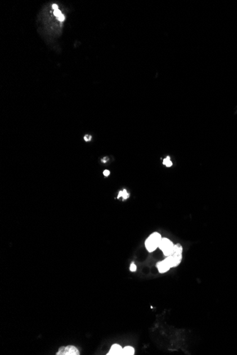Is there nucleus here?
Segmentation results:
<instances>
[{"instance_id": "nucleus-1", "label": "nucleus", "mask_w": 237, "mask_h": 355, "mask_svg": "<svg viewBox=\"0 0 237 355\" xmlns=\"http://www.w3.org/2000/svg\"><path fill=\"white\" fill-rule=\"evenodd\" d=\"M161 240V235L159 233H158V232H155V233L151 234L148 238L146 240L145 242V246L146 250L149 252H154V251L156 250L159 247Z\"/></svg>"}, {"instance_id": "nucleus-2", "label": "nucleus", "mask_w": 237, "mask_h": 355, "mask_svg": "<svg viewBox=\"0 0 237 355\" xmlns=\"http://www.w3.org/2000/svg\"><path fill=\"white\" fill-rule=\"evenodd\" d=\"M160 250L162 251L163 255L166 257H168L170 255H172L174 252V247H175V245L171 240H169L166 237H163L162 238L160 243L159 245Z\"/></svg>"}, {"instance_id": "nucleus-3", "label": "nucleus", "mask_w": 237, "mask_h": 355, "mask_svg": "<svg viewBox=\"0 0 237 355\" xmlns=\"http://www.w3.org/2000/svg\"><path fill=\"white\" fill-rule=\"evenodd\" d=\"M57 355H79V352L77 347L73 345H68L66 347H62L57 352Z\"/></svg>"}, {"instance_id": "nucleus-4", "label": "nucleus", "mask_w": 237, "mask_h": 355, "mask_svg": "<svg viewBox=\"0 0 237 355\" xmlns=\"http://www.w3.org/2000/svg\"><path fill=\"white\" fill-rule=\"evenodd\" d=\"M157 268L159 269L160 273H165L166 272H168V270L170 268H172V267H171V265L170 262H169L168 259H167V257H166L165 259H163V261L159 262L157 264Z\"/></svg>"}, {"instance_id": "nucleus-5", "label": "nucleus", "mask_w": 237, "mask_h": 355, "mask_svg": "<svg viewBox=\"0 0 237 355\" xmlns=\"http://www.w3.org/2000/svg\"><path fill=\"white\" fill-rule=\"evenodd\" d=\"M122 351H123V348L118 345V344H114L111 347V349L110 352H108V355H119L122 354Z\"/></svg>"}, {"instance_id": "nucleus-6", "label": "nucleus", "mask_w": 237, "mask_h": 355, "mask_svg": "<svg viewBox=\"0 0 237 355\" xmlns=\"http://www.w3.org/2000/svg\"><path fill=\"white\" fill-rule=\"evenodd\" d=\"M52 7H53V9L54 10V15L56 16V17L57 18V19H58L59 21H63L65 19V16L62 14V12H61V10L58 9V5L56 4H53L52 5Z\"/></svg>"}, {"instance_id": "nucleus-7", "label": "nucleus", "mask_w": 237, "mask_h": 355, "mask_svg": "<svg viewBox=\"0 0 237 355\" xmlns=\"http://www.w3.org/2000/svg\"><path fill=\"white\" fill-rule=\"evenodd\" d=\"M135 353V349L133 347L131 346H127L123 348V351H122V354L124 355H133Z\"/></svg>"}, {"instance_id": "nucleus-8", "label": "nucleus", "mask_w": 237, "mask_h": 355, "mask_svg": "<svg viewBox=\"0 0 237 355\" xmlns=\"http://www.w3.org/2000/svg\"><path fill=\"white\" fill-rule=\"evenodd\" d=\"M120 197H122L124 199H127L129 197V193L127 192V191L126 189L120 191V192H119V193L118 196H117V198L119 199Z\"/></svg>"}, {"instance_id": "nucleus-9", "label": "nucleus", "mask_w": 237, "mask_h": 355, "mask_svg": "<svg viewBox=\"0 0 237 355\" xmlns=\"http://www.w3.org/2000/svg\"><path fill=\"white\" fill-rule=\"evenodd\" d=\"M163 164L167 167H170L173 165L172 161L170 160V157L169 156H167V157H166V158H165V159L163 160Z\"/></svg>"}, {"instance_id": "nucleus-10", "label": "nucleus", "mask_w": 237, "mask_h": 355, "mask_svg": "<svg viewBox=\"0 0 237 355\" xmlns=\"http://www.w3.org/2000/svg\"><path fill=\"white\" fill-rule=\"evenodd\" d=\"M130 270L132 272H136L137 271V265L134 263H132L130 266Z\"/></svg>"}, {"instance_id": "nucleus-11", "label": "nucleus", "mask_w": 237, "mask_h": 355, "mask_svg": "<svg viewBox=\"0 0 237 355\" xmlns=\"http://www.w3.org/2000/svg\"><path fill=\"white\" fill-rule=\"evenodd\" d=\"M91 139H92V136L89 135H85L84 136V140H85L86 142L90 141Z\"/></svg>"}, {"instance_id": "nucleus-12", "label": "nucleus", "mask_w": 237, "mask_h": 355, "mask_svg": "<svg viewBox=\"0 0 237 355\" xmlns=\"http://www.w3.org/2000/svg\"><path fill=\"white\" fill-rule=\"evenodd\" d=\"M103 174H104L105 177H108L110 174V171L108 170H105L104 172H103Z\"/></svg>"}, {"instance_id": "nucleus-13", "label": "nucleus", "mask_w": 237, "mask_h": 355, "mask_svg": "<svg viewBox=\"0 0 237 355\" xmlns=\"http://www.w3.org/2000/svg\"><path fill=\"white\" fill-rule=\"evenodd\" d=\"M107 160H108V158H107V157H105V158H103V159L102 160V161L103 162H107Z\"/></svg>"}]
</instances>
